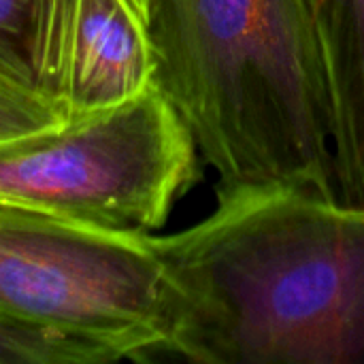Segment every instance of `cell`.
Returning <instances> with one entry per match:
<instances>
[{
    "label": "cell",
    "mask_w": 364,
    "mask_h": 364,
    "mask_svg": "<svg viewBox=\"0 0 364 364\" xmlns=\"http://www.w3.org/2000/svg\"><path fill=\"white\" fill-rule=\"evenodd\" d=\"M151 241L168 333L149 363L364 364V203L218 183L205 220Z\"/></svg>",
    "instance_id": "1"
},
{
    "label": "cell",
    "mask_w": 364,
    "mask_h": 364,
    "mask_svg": "<svg viewBox=\"0 0 364 364\" xmlns=\"http://www.w3.org/2000/svg\"><path fill=\"white\" fill-rule=\"evenodd\" d=\"M154 85L224 186L339 198L333 102L305 0H149Z\"/></svg>",
    "instance_id": "2"
},
{
    "label": "cell",
    "mask_w": 364,
    "mask_h": 364,
    "mask_svg": "<svg viewBox=\"0 0 364 364\" xmlns=\"http://www.w3.org/2000/svg\"><path fill=\"white\" fill-rule=\"evenodd\" d=\"M0 322L87 364L149 363L168 333L151 232H117L0 205Z\"/></svg>",
    "instance_id": "3"
},
{
    "label": "cell",
    "mask_w": 364,
    "mask_h": 364,
    "mask_svg": "<svg viewBox=\"0 0 364 364\" xmlns=\"http://www.w3.org/2000/svg\"><path fill=\"white\" fill-rule=\"evenodd\" d=\"M198 147L164 94L0 141V205L117 232L162 228L198 179Z\"/></svg>",
    "instance_id": "4"
},
{
    "label": "cell",
    "mask_w": 364,
    "mask_h": 364,
    "mask_svg": "<svg viewBox=\"0 0 364 364\" xmlns=\"http://www.w3.org/2000/svg\"><path fill=\"white\" fill-rule=\"evenodd\" d=\"M28 60L66 122L154 85L147 28L126 0H28Z\"/></svg>",
    "instance_id": "5"
},
{
    "label": "cell",
    "mask_w": 364,
    "mask_h": 364,
    "mask_svg": "<svg viewBox=\"0 0 364 364\" xmlns=\"http://www.w3.org/2000/svg\"><path fill=\"white\" fill-rule=\"evenodd\" d=\"M331 102L339 198L364 203V0H305Z\"/></svg>",
    "instance_id": "6"
},
{
    "label": "cell",
    "mask_w": 364,
    "mask_h": 364,
    "mask_svg": "<svg viewBox=\"0 0 364 364\" xmlns=\"http://www.w3.org/2000/svg\"><path fill=\"white\" fill-rule=\"evenodd\" d=\"M64 122L62 109L51 98L0 68V141L58 128Z\"/></svg>",
    "instance_id": "7"
},
{
    "label": "cell",
    "mask_w": 364,
    "mask_h": 364,
    "mask_svg": "<svg viewBox=\"0 0 364 364\" xmlns=\"http://www.w3.org/2000/svg\"><path fill=\"white\" fill-rule=\"evenodd\" d=\"M0 364H87L66 343L0 322Z\"/></svg>",
    "instance_id": "8"
},
{
    "label": "cell",
    "mask_w": 364,
    "mask_h": 364,
    "mask_svg": "<svg viewBox=\"0 0 364 364\" xmlns=\"http://www.w3.org/2000/svg\"><path fill=\"white\" fill-rule=\"evenodd\" d=\"M0 68L34 85L28 60V0H0Z\"/></svg>",
    "instance_id": "9"
},
{
    "label": "cell",
    "mask_w": 364,
    "mask_h": 364,
    "mask_svg": "<svg viewBox=\"0 0 364 364\" xmlns=\"http://www.w3.org/2000/svg\"><path fill=\"white\" fill-rule=\"evenodd\" d=\"M132 9H134V13L143 19V23H147V11H149V0H126ZM147 28V26H145Z\"/></svg>",
    "instance_id": "10"
}]
</instances>
